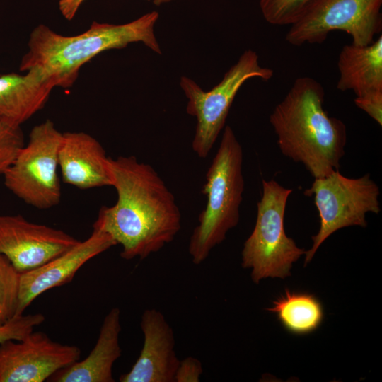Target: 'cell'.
<instances>
[{"label": "cell", "instance_id": "cell-1", "mask_svg": "<svg viewBox=\"0 0 382 382\" xmlns=\"http://www.w3.org/2000/svg\"><path fill=\"white\" fill-rule=\"evenodd\" d=\"M108 166L117 199L99 209L93 229L120 244L122 258L144 260L171 243L180 231L179 207L156 170L136 156L109 157Z\"/></svg>", "mask_w": 382, "mask_h": 382}, {"label": "cell", "instance_id": "cell-2", "mask_svg": "<svg viewBox=\"0 0 382 382\" xmlns=\"http://www.w3.org/2000/svg\"><path fill=\"white\" fill-rule=\"evenodd\" d=\"M324 98L318 81L299 77L270 116L281 152L302 163L314 178L339 169L347 141L345 125L328 115Z\"/></svg>", "mask_w": 382, "mask_h": 382}, {"label": "cell", "instance_id": "cell-3", "mask_svg": "<svg viewBox=\"0 0 382 382\" xmlns=\"http://www.w3.org/2000/svg\"><path fill=\"white\" fill-rule=\"evenodd\" d=\"M158 16L154 11L124 24L94 21L87 30L74 36L62 35L40 24L30 33L28 50L19 69L23 71L37 70L55 87L67 88L76 81L82 66L102 52L142 42L161 54L154 34Z\"/></svg>", "mask_w": 382, "mask_h": 382}, {"label": "cell", "instance_id": "cell-4", "mask_svg": "<svg viewBox=\"0 0 382 382\" xmlns=\"http://www.w3.org/2000/svg\"><path fill=\"white\" fill-rule=\"evenodd\" d=\"M243 159L242 146L226 125L202 189L207 203L189 241L188 252L195 265L203 262L238 224L244 191Z\"/></svg>", "mask_w": 382, "mask_h": 382}, {"label": "cell", "instance_id": "cell-5", "mask_svg": "<svg viewBox=\"0 0 382 382\" xmlns=\"http://www.w3.org/2000/svg\"><path fill=\"white\" fill-rule=\"evenodd\" d=\"M262 185L255 227L242 250V266L252 270L255 283L289 276L292 264L306 253L284 231V213L292 190L274 180H262Z\"/></svg>", "mask_w": 382, "mask_h": 382}, {"label": "cell", "instance_id": "cell-6", "mask_svg": "<svg viewBox=\"0 0 382 382\" xmlns=\"http://www.w3.org/2000/svg\"><path fill=\"white\" fill-rule=\"evenodd\" d=\"M273 74L272 69L260 66L255 51L247 50L208 91L187 76L180 78V86L188 99L186 111L197 120L192 148L198 157L205 158L209 154L242 85L251 78L270 80Z\"/></svg>", "mask_w": 382, "mask_h": 382}, {"label": "cell", "instance_id": "cell-7", "mask_svg": "<svg viewBox=\"0 0 382 382\" xmlns=\"http://www.w3.org/2000/svg\"><path fill=\"white\" fill-rule=\"evenodd\" d=\"M62 134L48 119L33 127L27 144L3 174L6 187L37 209H50L60 202L57 169Z\"/></svg>", "mask_w": 382, "mask_h": 382}, {"label": "cell", "instance_id": "cell-8", "mask_svg": "<svg viewBox=\"0 0 382 382\" xmlns=\"http://www.w3.org/2000/svg\"><path fill=\"white\" fill-rule=\"evenodd\" d=\"M304 195L313 197L320 219V229L312 237L313 245L305 253V265L334 232L352 226L366 227V214H377L381 211L379 187L369 173L350 178L334 170L325 177L314 178Z\"/></svg>", "mask_w": 382, "mask_h": 382}, {"label": "cell", "instance_id": "cell-9", "mask_svg": "<svg viewBox=\"0 0 382 382\" xmlns=\"http://www.w3.org/2000/svg\"><path fill=\"white\" fill-rule=\"evenodd\" d=\"M382 0H317L290 25L286 40L294 46L320 44L334 30L352 37V43L367 45L382 30Z\"/></svg>", "mask_w": 382, "mask_h": 382}, {"label": "cell", "instance_id": "cell-10", "mask_svg": "<svg viewBox=\"0 0 382 382\" xmlns=\"http://www.w3.org/2000/svg\"><path fill=\"white\" fill-rule=\"evenodd\" d=\"M76 345L53 341L42 331L0 343V382H43L79 360Z\"/></svg>", "mask_w": 382, "mask_h": 382}, {"label": "cell", "instance_id": "cell-11", "mask_svg": "<svg viewBox=\"0 0 382 382\" xmlns=\"http://www.w3.org/2000/svg\"><path fill=\"white\" fill-rule=\"evenodd\" d=\"M79 242L62 230L30 222L21 215H0V253L20 273L43 265Z\"/></svg>", "mask_w": 382, "mask_h": 382}, {"label": "cell", "instance_id": "cell-12", "mask_svg": "<svg viewBox=\"0 0 382 382\" xmlns=\"http://www.w3.org/2000/svg\"><path fill=\"white\" fill-rule=\"evenodd\" d=\"M116 245L110 235L93 229L87 239L70 250L37 268L21 273L16 316L23 315L42 293L70 282L85 263Z\"/></svg>", "mask_w": 382, "mask_h": 382}, {"label": "cell", "instance_id": "cell-13", "mask_svg": "<svg viewBox=\"0 0 382 382\" xmlns=\"http://www.w3.org/2000/svg\"><path fill=\"white\" fill-rule=\"evenodd\" d=\"M144 344L129 371L122 374L120 382H175L180 361L176 355L173 330L163 314L146 309L140 322Z\"/></svg>", "mask_w": 382, "mask_h": 382}, {"label": "cell", "instance_id": "cell-14", "mask_svg": "<svg viewBox=\"0 0 382 382\" xmlns=\"http://www.w3.org/2000/svg\"><path fill=\"white\" fill-rule=\"evenodd\" d=\"M108 158L101 144L89 134L62 132L58 162L64 183L81 190L112 186Z\"/></svg>", "mask_w": 382, "mask_h": 382}, {"label": "cell", "instance_id": "cell-15", "mask_svg": "<svg viewBox=\"0 0 382 382\" xmlns=\"http://www.w3.org/2000/svg\"><path fill=\"white\" fill-rule=\"evenodd\" d=\"M337 88L352 91L356 105L382 103V35L367 45L342 47L338 57Z\"/></svg>", "mask_w": 382, "mask_h": 382}, {"label": "cell", "instance_id": "cell-16", "mask_svg": "<svg viewBox=\"0 0 382 382\" xmlns=\"http://www.w3.org/2000/svg\"><path fill=\"white\" fill-rule=\"evenodd\" d=\"M121 329L120 311L112 308L103 319L97 342L90 354L82 361L59 370L48 381L114 382L113 364L122 353L119 342Z\"/></svg>", "mask_w": 382, "mask_h": 382}, {"label": "cell", "instance_id": "cell-17", "mask_svg": "<svg viewBox=\"0 0 382 382\" xmlns=\"http://www.w3.org/2000/svg\"><path fill=\"white\" fill-rule=\"evenodd\" d=\"M54 88L35 69L25 74H0V120L21 126L43 108Z\"/></svg>", "mask_w": 382, "mask_h": 382}, {"label": "cell", "instance_id": "cell-18", "mask_svg": "<svg viewBox=\"0 0 382 382\" xmlns=\"http://www.w3.org/2000/svg\"><path fill=\"white\" fill-rule=\"evenodd\" d=\"M276 313L279 320L290 332L304 335L316 330L323 319L320 302L312 294L285 291L284 295L273 301L267 308Z\"/></svg>", "mask_w": 382, "mask_h": 382}, {"label": "cell", "instance_id": "cell-19", "mask_svg": "<svg viewBox=\"0 0 382 382\" xmlns=\"http://www.w3.org/2000/svg\"><path fill=\"white\" fill-rule=\"evenodd\" d=\"M21 273L0 253V325L16 317Z\"/></svg>", "mask_w": 382, "mask_h": 382}, {"label": "cell", "instance_id": "cell-20", "mask_svg": "<svg viewBox=\"0 0 382 382\" xmlns=\"http://www.w3.org/2000/svg\"><path fill=\"white\" fill-rule=\"evenodd\" d=\"M317 0H260L265 20L274 25H291L299 21Z\"/></svg>", "mask_w": 382, "mask_h": 382}, {"label": "cell", "instance_id": "cell-21", "mask_svg": "<svg viewBox=\"0 0 382 382\" xmlns=\"http://www.w3.org/2000/svg\"><path fill=\"white\" fill-rule=\"evenodd\" d=\"M25 145L20 125L0 120V174H4Z\"/></svg>", "mask_w": 382, "mask_h": 382}, {"label": "cell", "instance_id": "cell-22", "mask_svg": "<svg viewBox=\"0 0 382 382\" xmlns=\"http://www.w3.org/2000/svg\"><path fill=\"white\" fill-rule=\"evenodd\" d=\"M45 321L42 313L21 315L0 325V343L8 340H21Z\"/></svg>", "mask_w": 382, "mask_h": 382}, {"label": "cell", "instance_id": "cell-23", "mask_svg": "<svg viewBox=\"0 0 382 382\" xmlns=\"http://www.w3.org/2000/svg\"><path fill=\"white\" fill-rule=\"evenodd\" d=\"M203 373L202 362L193 357H187L180 361L175 382H199Z\"/></svg>", "mask_w": 382, "mask_h": 382}, {"label": "cell", "instance_id": "cell-24", "mask_svg": "<svg viewBox=\"0 0 382 382\" xmlns=\"http://www.w3.org/2000/svg\"><path fill=\"white\" fill-rule=\"evenodd\" d=\"M85 0H59V9L66 20L71 21ZM151 1V0H147Z\"/></svg>", "mask_w": 382, "mask_h": 382}, {"label": "cell", "instance_id": "cell-25", "mask_svg": "<svg viewBox=\"0 0 382 382\" xmlns=\"http://www.w3.org/2000/svg\"><path fill=\"white\" fill-rule=\"evenodd\" d=\"M174 0H153V3L156 6H161L164 4L170 3Z\"/></svg>", "mask_w": 382, "mask_h": 382}]
</instances>
